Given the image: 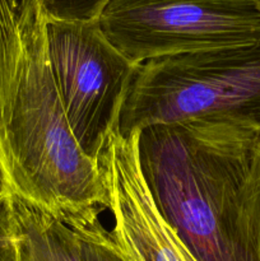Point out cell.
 Here are the masks:
<instances>
[{
    "label": "cell",
    "instance_id": "7a4b0ae2",
    "mask_svg": "<svg viewBox=\"0 0 260 261\" xmlns=\"http://www.w3.org/2000/svg\"><path fill=\"white\" fill-rule=\"evenodd\" d=\"M259 140L254 130L201 120L139 132V165L150 195L196 261H259L242 204Z\"/></svg>",
    "mask_w": 260,
    "mask_h": 261
},
{
    "label": "cell",
    "instance_id": "52a82bcc",
    "mask_svg": "<svg viewBox=\"0 0 260 261\" xmlns=\"http://www.w3.org/2000/svg\"><path fill=\"white\" fill-rule=\"evenodd\" d=\"M19 261H83L75 232L46 209L10 194Z\"/></svg>",
    "mask_w": 260,
    "mask_h": 261
},
{
    "label": "cell",
    "instance_id": "ba28073f",
    "mask_svg": "<svg viewBox=\"0 0 260 261\" xmlns=\"http://www.w3.org/2000/svg\"><path fill=\"white\" fill-rule=\"evenodd\" d=\"M69 227L78 236L83 261H125L99 216L75 222Z\"/></svg>",
    "mask_w": 260,
    "mask_h": 261
},
{
    "label": "cell",
    "instance_id": "277c9868",
    "mask_svg": "<svg viewBox=\"0 0 260 261\" xmlns=\"http://www.w3.org/2000/svg\"><path fill=\"white\" fill-rule=\"evenodd\" d=\"M133 64L255 45L259 0H111L97 20Z\"/></svg>",
    "mask_w": 260,
    "mask_h": 261
},
{
    "label": "cell",
    "instance_id": "8992f818",
    "mask_svg": "<svg viewBox=\"0 0 260 261\" xmlns=\"http://www.w3.org/2000/svg\"><path fill=\"white\" fill-rule=\"evenodd\" d=\"M139 133L107 138L97 165L114 224L110 236L125 261H196L155 206L138 155Z\"/></svg>",
    "mask_w": 260,
    "mask_h": 261
},
{
    "label": "cell",
    "instance_id": "9c48e42d",
    "mask_svg": "<svg viewBox=\"0 0 260 261\" xmlns=\"http://www.w3.org/2000/svg\"><path fill=\"white\" fill-rule=\"evenodd\" d=\"M47 20L97 23L111 0H36Z\"/></svg>",
    "mask_w": 260,
    "mask_h": 261
},
{
    "label": "cell",
    "instance_id": "5b68a950",
    "mask_svg": "<svg viewBox=\"0 0 260 261\" xmlns=\"http://www.w3.org/2000/svg\"><path fill=\"white\" fill-rule=\"evenodd\" d=\"M46 42L74 139L97 163L107 138L116 130L138 65L109 42L97 23L46 19Z\"/></svg>",
    "mask_w": 260,
    "mask_h": 261
},
{
    "label": "cell",
    "instance_id": "8fae6325",
    "mask_svg": "<svg viewBox=\"0 0 260 261\" xmlns=\"http://www.w3.org/2000/svg\"><path fill=\"white\" fill-rule=\"evenodd\" d=\"M0 261H19L9 193L0 196Z\"/></svg>",
    "mask_w": 260,
    "mask_h": 261
},
{
    "label": "cell",
    "instance_id": "6da1fadb",
    "mask_svg": "<svg viewBox=\"0 0 260 261\" xmlns=\"http://www.w3.org/2000/svg\"><path fill=\"white\" fill-rule=\"evenodd\" d=\"M0 167L10 194L68 226L107 209L98 165L69 126L36 0H0Z\"/></svg>",
    "mask_w": 260,
    "mask_h": 261
},
{
    "label": "cell",
    "instance_id": "3957f363",
    "mask_svg": "<svg viewBox=\"0 0 260 261\" xmlns=\"http://www.w3.org/2000/svg\"><path fill=\"white\" fill-rule=\"evenodd\" d=\"M191 120L237 125L260 135V41L137 66L117 121L121 137Z\"/></svg>",
    "mask_w": 260,
    "mask_h": 261
},
{
    "label": "cell",
    "instance_id": "7c38bea8",
    "mask_svg": "<svg viewBox=\"0 0 260 261\" xmlns=\"http://www.w3.org/2000/svg\"><path fill=\"white\" fill-rule=\"evenodd\" d=\"M8 193H9V191H8L7 182H5L4 175H3L2 167H0V196L5 195V194H8Z\"/></svg>",
    "mask_w": 260,
    "mask_h": 261
},
{
    "label": "cell",
    "instance_id": "4fadbf2b",
    "mask_svg": "<svg viewBox=\"0 0 260 261\" xmlns=\"http://www.w3.org/2000/svg\"><path fill=\"white\" fill-rule=\"evenodd\" d=\"M259 3H260V0H259Z\"/></svg>",
    "mask_w": 260,
    "mask_h": 261
},
{
    "label": "cell",
    "instance_id": "30bf717a",
    "mask_svg": "<svg viewBox=\"0 0 260 261\" xmlns=\"http://www.w3.org/2000/svg\"><path fill=\"white\" fill-rule=\"evenodd\" d=\"M244 218L250 241L260 261V140L255 144L242 191Z\"/></svg>",
    "mask_w": 260,
    "mask_h": 261
}]
</instances>
